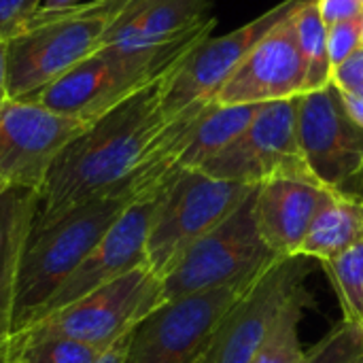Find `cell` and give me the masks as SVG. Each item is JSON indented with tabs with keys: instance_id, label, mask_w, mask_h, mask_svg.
Segmentation results:
<instances>
[{
	"instance_id": "obj_1",
	"label": "cell",
	"mask_w": 363,
	"mask_h": 363,
	"mask_svg": "<svg viewBox=\"0 0 363 363\" xmlns=\"http://www.w3.org/2000/svg\"><path fill=\"white\" fill-rule=\"evenodd\" d=\"M174 66L87 123L62 149L40 189L36 223H45L89 198L117 194L168 121L164 91Z\"/></svg>"
},
{
	"instance_id": "obj_2",
	"label": "cell",
	"mask_w": 363,
	"mask_h": 363,
	"mask_svg": "<svg viewBox=\"0 0 363 363\" xmlns=\"http://www.w3.org/2000/svg\"><path fill=\"white\" fill-rule=\"evenodd\" d=\"M130 204L125 196L104 194L34 225L19 264L11 336L34 319Z\"/></svg>"
},
{
	"instance_id": "obj_3",
	"label": "cell",
	"mask_w": 363,
	"mask_h": 363,
	"mask_svg": "<svg viewBox=\"0 0 363 363\" xmlns=\"http://www.w3.org/2000/svg\"><path fill=\"white\" fill-rule=\"evenodd\" d=\"M215 23L213 17H206L183 38L151 51H121L102 45L28 100L64 117L91 123L132 91L174 66L200 40L211 36Z\"/></svg>"
},
{
	"instance_id": "obj_4",
	"label": "cell",
	"mask_w": 363,
	"mask_h": 363,
	"mask_svg": "<svg viewBox=\"0 0 363 363\" xmlns=\"http://www.w3.org/2000/svg\"><path fill=\"white\" fill-rule=\"evenodd\" d=\"M113 15L94 2L36 13L6 38V79L11 100H28L102 47Z\"/></svg>"
},
{
	"instance_id": "obj_5",
	"label": "cell",
	"mask_w": 363,
	"mask_h": 363,
	"mask_svg": "<svg viewBox=\"0 0 363 363\" xmlns=\"http://www.w3.org/2000/svg\"><path fill=\"white\" fill-rule=\"evenodd\" d=\"M257 185L181 170L160 191L147 236V268L162 277L196 240L230 217Z\"/></svg>"
},
{
	"instance_id": "obj_6",
	"label": "cell",
	"mask_w": 363,
	"mask_h": 363,
	"mask_svg": "<svg viewBox=\"0 0 363 363\" xmlns=\"http://www.w3.org/2000/svg\"><path fill=\"white\" fill-rule=\"evenodd\" d=\"M279 255L266 245L255 221V189L217 228L196 240L160 277L164 302L251 279Z\"/></svg>"
},
{
	"instance_id": "obj_7",
	"label": "cell",
	"mask_w": 363,
	"mask_h": 363,
	"mask_svg": "<svg viewBox=\"0 0 363 363\" xmlns=\"http://www.w3.org/2000/svg\"><path fill=\"white\" fill-rule=\"evenodd\" d=\"M255 277L164 302L132 330L125 363H202L217 325Z\"/></svg>"
},
{
	"instance_id": "obj_8",
	"label": "cell",
	"mask_w": 363,
	"mask_h": 363,
	"mask_svg": "<svg viewBox=\"0 0 363 363\" xmlns=\"http://www.w3.org/2000/svg\"><path fill=\"white\" fill-rule=\"evenodd\" d=\"M162 304L160 277L147 266H140L96 294L30 323L13 336H64L108 351Z\"/></svg>"
},
{
	"instance_id": "obj_9",
	"label": "cell",
	"mask_w": 363,
	"mask_h": 363,
	"mask_svg": "<svg viewBox=\"0 0 363 363\" xmlns=\"http://www.w3.org/2000/svg\"><path fill=\"white\" fill-rule=\"evenodd\" d=\"M315 268L302 255L277 257L264 268L217 325L202 363H253L285 306L308 289Z\"/></svg>"
},
{
	"instance_id": "obj_10",
	"label": "cell",
	"mask_w": 363,
	"mask_h": 363,
	"mask_svg": "<svg viewBox=\"0 0 363 363\" xmlns=\"http://www.w3.org/2000/svg\"><path fill=\"white\" fill-rule=\"evenodd\" d=\"M298 143L317 183L363 200V128L347 113L334 83L298 98Z\"/></svg>"
},
{
	"instance_id": "obj_11",
	"label": "cell",
	"mask_w": 363,
	"mask_h": 363,
	"mask_svg": "<svg viewBox=\"0 0 363 363\" xmlns=\"http://www.w3.org/2000/svg\"><path fill=\"white\" fill-rule=\"evenodd\" d=\"M200 172L245 185H259L279 174H311L298 143V98L262 104L249 128Z\"/></svg>"
},
{
	"instance_id": "obj_12",
	"label": "cell",
	"mask_w": 363,
	"mask_h": 363,
	"mask_svg": "<svg viewBox=\"0 0 363 363\" xmlns=\"http://www.w3.org/2000/svg\"><path fill=\"white\" fill-rule=\"evenodd\" d=\"M304 2L306 0H283L230 34L206 36L200 40L168 77L164 91V115L170 119L196 102L215 100L221 85L242 64L249 51Z\"/></svg>"
},
{
	"instance_id": "obj_13",
	"label": "cell",
	"mask_w": 363,
	"mask_h": 363,
	"mask_svg": "<svg viewBox=\"0 0 363 363\" xmlns=\"http://www.w3.org/2000/svg\"><path fill=\"white\" fill-rule=\"evenodd\" d=\"M87 128L32 100H11L0 115V187L40 191L62 149Z\"/></svg>"
},
{
	"instance_id": "obj_14",
	"label": "cell",
	"mask_w": 363,
	"mask_h": 363,
	"mask_svg": "<svg viewBox=\"0 0 363 363\" xmlns=\"http://www.w3.org/2000/svg\"><path fill=\"white\" fill-rule=\"evenodd\" d=\"M155 202L157 198H149L130 204L111 225V230L100 238V242L66 277V281L55 289V294L47 300V304L34 315L30 323L96 294L98 289L111 285L113 281L140 266H147V236Z\"/></svg>"
},
{
	"instance_id": "obj_15",
	"label": "cell",
	"mask_w": 363,
	"mask_h": 363,
	"mask_svg": "<svg viewBox=\"0 0 363 363\" xmlns=\"http://www.w3.org/2000/svg\"><path fill=\"white\" fill-rule=\"evenodd\" d=\"M298 13V11H296ZM296 13L277 23L228 77L215 96L219 104H268L300 98L306 68L296 34Z\"/></svg>"
},
{
	"instance_id": "obj_16",
	"label": "cell",
	"mask_w": 363,
	"mask_h": 363,
	"mask_svg": "<svg viewBox=\"0 0 363 363\" xmlns=\"http://www.w3.org/2000/svg\"><path fill=\"white\" fill-rule=\"evenodd\" d=\"M334 191L313 174H279L255 187V221L266 245L279 255H296L315 217Z\"/></svg>"
},
{
	"instance_id": "obj_17",
	"label": "cell",
	"mask_w": 363,
	"mask_h": 363,
	"mask_svg": "<svg viewBox=\"0 0 363 363\" xmlns=\"http://www.w3.org/2000/svg\"><path fill=\"white\" fill-rule=\"evenodd\" d=\"M208 6L211 0H145L111 23L102 45L121 51L166 47L198 28Z\"/></svg>"
},
{
	"instance_id": "obj_18",
	"label": "cell",
	"mask_w": 363,
	"mask_h": 363,
	"mask_svg": "<svg viewBox=\"0 0 363 363\" xmlns=\"http://www.w3.org/2000/svg\"><path fill=\"white\" fill-rule=\"evenodd\" d=\"M40 191L0 187V334L11 338L19 264L36 225Z\"/></svg>"
},
{
	"instance_id": "obj_19",
	"label": "cell",
	"mask_w": 363,
	"mask_h": 363,
	"mask_svg": "<svg viewBox=\"0 0 363 363\" xmlns=\"http://www.w3.org/2000/svg\"><path fill=\"white\" fill-rule=\"evenodd\" d=\"M363 242L362 200L334 194L315 217L296 255L328 262Z\"/></svg>"
},
{
	"instance_id": "obj_20",
	"label": "cell",
	"mask_w": 363,
	"mask_h": 363,
	"mask_svg": "<svg viewBox=\"0 0 363 363\" xmlns=\"http://www.w3.org/2000/svg\"><path fill=\"white\" fill-rule=\"evenodd\" d=\"M262 104H219L208 102L196 121L191 138L179 160V170H200L211 157L223 151L234 138H238Z\"/></svg>"
},
{
	"instance_id": "obj_21",
	"label": "cell",
	"mask_w": 363,
	"mask_h": 363,
	"mask_svg": "<svg viewBox=\"0 0 363 363\" xmlns=\"http://www.w3.org/2000/svg\"><path fill=\"white\" fill-rule=\"evenodd\" d=\"M296 34L302 51L306 83L304 91L323 89L332 83V62L328 51V23L319 13L317 0H306L296 13Z\"/></svg>"
},
{
	"instance_id": "obj_22",
	"label": "cell",
	"mask_w": 363,
	"mask_h": 363,
	"mask_svg": "<svg viewBox=\"0 0 363 363\" xmlns=\"http://www.w3.org/2000/svg\"><path fill=\"white\" fill-rule=\"evenodd\" d=\"M106 351L64 336H11L9 357L19 363H98Z\"/></svg>"
},
{
	"instance_id": "obj_23",
	"label": "cell",
	"mask_w": 363,
	"mask_h": 363,
	"mask_svg": "<svg viewBox=\"0 0 363 363\" xmlns=\"http://www.w3.org/2000/svg\"><path fill=\"white\" fill-rule=\"evenodd\" d=\"M321 266L342 308V321L363 328V242Z\"/></svg>"
},
{
	"instance_id": "obj_24",
	"label": "cell",
	"mask_w": 363,
	"mask_h": 363,
	"mask_svg": "<svg viewBox=\"0 0 363 363\" xmlns=\"http://www.w3.org/2000/svg\"><path fill=\"white\" fill-rule=\"evenodd\" d=\"M311 306L313 294L308 289L294 298L281 313L253 363H306V351L302 349L300 340V321L304 311Z\"/></svg>"
},
{
	"instance_id": "obj_25",
	"label": "cell",
	"mask_w": 363,
	"mask_h": 363,
	"mask_svg": "<svg viewBox=\"0 0 363 363\" xmlns=\"http://www.w3.org/2000/svg\"><path fill=\"white\" fill-rule=\"evenodd\" d=\"M306 363H363V328L355 323H338L311 351Z\"/></svg>"
},
{
	"instance_id": "obj_26",
	"label": "cell",
	"mask_w": 363,
	"mask_h": 363,
	"mask_svg": "<svg viewBox=\"0 0 363 363\" xmlns=\"http://www.w3.org/2000/svg\"><path fill=\"white\" fill-rule=\"evenodd\" d=\"M362 49V15L328 26V51L332 70Z\"/></svg>"
},
{
	"instance_id": "obj_27",
	"label": "cell",
	"mask_w": 363,
	"mask_h": 363,
	"mask_svg": "<svg viewBox=\"0 0 363 363\" xmlns=\"http://www.w3.org/2000/svg\"><path fill=\"white\" fill-rule=\"evenodd\" d=\"M43 0H0V38L13 36L40 9Z\"/></svg>"
},
{
	"instance_id": "obj_28",
	"label": "cell",
	"mask_w": 363,
	"mask_h": 363,
	"mask_svg": "<svg viewBox=\"0 0 363 363\" xmlns=\"http://www.w3.org/2000/svg\"><path fill=\"white\" fill-rule=\"evenodd\" d=\"M332 83L342 94L363 98V47L332 70Z\"/></svg>"
},
{
	"instance_id": "obj_29",
	"label": "cell",
	"mask_w": 363,
	"mask_h": 363,
	"mask_svg": "<svg viewBox=\"0 0 363 363\" xmlns=\"http://www.w3.org/2000/svg\"><path fill=\"white\" fill-rule=\"evenodd\" d=\"M317 4H319V13L328 26L342 21V19L359 17L363 13L362 0H317Z\"/></svg>"
},
{
	"instance_id": "obj_30",
	"label": "cell",
	"mask_w": 363,
	"mask_h": 363,
	"mask_svg": "<svg viewBox=\"0 0 363 363\" xmlns=\"http://www.w3.org/2000/svg\"><path fill=\"white\" fill-rule=\"evenodd\" d=\"M11 102L9 79H6V38H0V115Z\"/></svg>"
},
{
	"instance_id": "obj_31",
	"label": "cell",
	"mask_w": 363,
	"mask_h": 363,
	"mask_svg": "<svg viewBox=\"0 0 363 363\" xmlns=\"http://www.w3.org/2000/svg\"><path fill=\"white\" fill-rule=\"evenodd\" d=\"M140 2H145V0H96V2H94V6H98L100 11H104V13L113 15V21H115L119 15L128 13L130 9L138 6Z\"/></svg>"
},
{
	"instance_id": "obj_32",
	"label": "cell",
	"mask_w": 363,
	"mask_h": 363,
	"mask_svg": "<svg viewBox=\"0 0 363 363\" xmlns=\"http://www.w3.org/2000/svg\"><path fill=\"white\" fill-rule=\"evenodd\" d=\"M96 0H43L40 9L36 13H60V11H70L83 4H89Z\"/></svg>"
},
{
	"instance_id": "obj_33",
	"label": "cell",
	"mask_w": 363,
	"mask_h": 363,
	"mask_svg": "<svg viewBox=\"0 0 363 363\" xmlns=\"http://www.w3.org/2000/svg\"><path fill=\"white\" fill-rule=\"evenodd\" d=\"M132 334V332H130ZM130 334H125L121 340H117L98 363H125V349H128V340H130Z\"/></svg>"
},
{
	"instance_id": "obj_34",
	"label": "cell",
	"mask_w": 363,
	"mask_h": 363,
	"mask_svg": "<svg viewBox=\"0 0 363 363\" xmlns=\"http://www.w3.org/2000/svg\"><path fill=\"white\" fill-rule=\"evenodd\" d=\"M342 94V91H340ZM342 102L347 106V113L363 128V98L353 96V94H342Z\"/></svg>"
},
{
	"instance_id": "obj_35",
	"label": "cell",
	"mask_w": 363,
	"mask_h": 363,
	"mask_svg": "<svg viewBox=\"0 0 363 363\" xmlns=\"http://www.w3.org/2000/svg\"><path fill=\"white\" fill-rule=\"evenodd\" d=\"M9 349H11V338L0 334V363H4L9 359Z\"/></svg>"
},
{
	"instance_id": "obj_36",
	"label": "cell",
	"mask_w": 363,
	"mask_h": 363,
	"mask_svg": "<svg viewBox=\"0 0 363 363\" xmlns=\"http://www.w3.org/2000/svg\"><path fill=\"white\" fill-rule=\"evenodd\" d=\"M4 363H19V362H17V359H13V357H9Z\"/></svg>"
},
{
	"instance_id": "obj_37",
	"label": "cell",
	"mask_w": 363,
	"mask_h": 363,
	"mask_svg": "<svg viewBox=\"0 0 363 363\" xmlns=\"http://www.w3.org/2000/svg\"><path fill=\"white\" fill-rule=\"evenodd\" d=\"M362 47H363V13H362Z\"/></svg>"
},
{
	"instance_id": "obj_38",
	"label": "cell",
	"mask_w": 363,
	"mask_h": 363,
	"mask_svg": "<svg viewBox=\"0 0 363 363\" xmlns=\"http://www.w3.org/2000/svg\"><path fill=\"white\" fill-rule=\"evenodd\" d=\"M362 206H363V200H362Z\"/></svg>"
},
{
	"instance_id": "obj_39",
	"label": "cell",
	"mask_w": 363,
	"mask_h": 363,
	"mask_svg": "<svg viewBox=\"0 0 363 363\" xmlns=\"http://www.w3.org/2000/svg\"><path fill=\"white\" fill-rule=\"evenodd\" d=\"M362 4H363V0H362Z\"/></svg>"
}]
</instances>
